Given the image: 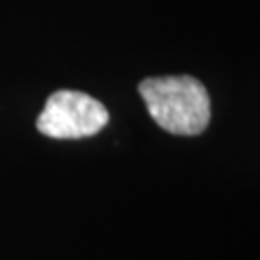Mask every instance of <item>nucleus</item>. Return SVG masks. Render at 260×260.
<instances>
[{
  "label": "nucleus",
  "mask_w": 260,
  "mask_h": 260,
  "mask_svg": "<svg viewBox=\"0 0 260 260\" xmlns=\"http://www.w3.org/2000/svg\"><path fill=\"white\" fill-rule=\"evenodd\" d=\"M152 119L172 135H202L210 121V98L206 87L193 76H156L139 83Z\"/></svg>",
  "instance_id": "obj_1"
},
{
  "label": "nucleus",
  "mask_w": 260,
  "mask_h": 260,
  "mask_svg": "<svg viewBox=\"0 0 260 260\" xmlns=\"http://www.w3.org/2000/svg\"><path fill=\"white\" fill-rule=\"evenodd\" d=\"M109 124V111L102 102L83 91L59 89L48 98L37 130L52 139H85Z\"/></svg>",
  "instance_id": "obj_2"
}]
</instances>
